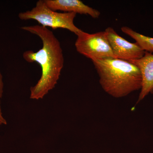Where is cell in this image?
<instances>
[{
    "label": "cell",
    "mask_w": 153,
    "mask_h": 153,
    "mask_svg": "<svg viewBox=\"0 0 153 153\" xmlns=\"http://www.w3.org/2000/svg\"><path fill=\"white\" fill-rule=\"evenodd\" d=\"M22 30L38 36L42 41V48L36 52L32 50L23 54L28 63L36 62L41 68V78L30 88V98L42 99L55 87L64 66L63 50L60 41L51 30L41 25L25 26Z\"/></svg>",
    "instance_id": "cell-1"
},
{
    "label": "cell",
    "mask_w": 153,
    "mask_h": 153,
    "mask_svg": "<svg viewBox=\"0 0 153 153\" xmlns=\"http://www.w3.org/2000/svg\"><path fill=\"white\" fill-rule=\"evenodd\" d=\"M92 62L99 76L102 87L114 97H123L141 88V74L133 63L113 58Z\"/></svg>",
    "instance_id": "cell-2"
},
{
    "label": "cell",
    "mask_w": 153,
    "mask_h": 153,
    "mask_svg": "<svg viewBox=\"0 0 153 153\" xmlns=\"http://www.w3.org/2000/svg\"><path fill=\"white\" fill-rule=\"evenodd\" d=\"M76 15L75 13H58L52 10L47 5L44 0H39L31 10L19 13V17L22 20H36L44 27H49L53 30L66 29L77 36L83 31L74 24Z\"/></svg>",
    "instance_id": "cell-3"
},
{
    "label": "cell",
    "mask_w": 153,
    "mask_h": 153,
    "mask_svg": "<svg viewBox=\"0 0 153 153\" xmlns=\"http://www.w3.org/2000/svg\"><path fill=\"white\" fill-rule=\"evenodd\" d=\"M76 36V51L92 61L116 58L105 31L92 34L82 31Z\"/></svg>",
    "instance_id": "cell-4"
},
{
    "label": "cell",
    "mask_w": 153,
    "mask_h": 153,
    "mask_svg": "<svg viewBox=\"0 0 153 153\" xmlns=\"http://www.w3.org/2000/svg\"><path fill=\"white\" fill-rule=\"evenodd\" d=\"M105 32L116 58L129 61L140 59L144 55L145 51L136 42L126 41L113 28L108 27Z\"/></svg>",
    "instance_id": "cell-5"
},
{
    "label": "cell",
    "mask_w": 153,
    "mask_h": 153,
    "mask_svg": "<svg viewBox=\"0 0 153 153\" xmlns=\"http://www.w3.org/2000/svg\"><path fill=\"white\" fill-rule=\"evenodd\" d=\"M128 61L135 64L141 74L142 85L137 104L149 94H153V54L145 52L140 59Z\"/></svg>",
    "instance_id": "cell-6"
},
{
    "label": "cell",
    "mask_w": 153,
    "mask_h": 153,
    "mask_svg": "<svg viewBox=\"0 0 153 153\" xmlns=\"http://www.w3.org/2000/svg\"><path fill=\"white\" fill-rule=\"evenodd\" d=\"M44 1L53 11L85 14L94 19H98L100 15V11L85 5L79 0H44Z\"/></svg>",
    "instance_id": "cell-7"
},
{
    "label": "cell",
    "mask_w": 153,
    "mask_h": 153,
    "mask_svg": "<svg viewBox=\"0 0 153 153\" xmlns=\"http://www.w3.org/2000/svg\"><path fill=\"white\" fill-rule=\"evenodd\" d=\"M121 30L124 33L134 39L145 52L153 54V38L144 36L126 26L122 27Z\"/></svg>",
    "instance_id": "cell-8"
},
{
    "label": "cell",
    "mask_w": 153,
    "mask_h": 153,
    "mask_svg": "<svg viewBox=\"0 0 153 153\" xmlns=\"http://www.w3.org/2000/svg\"><path fill=\"white\" fill-rule=\"evenodd\" d=\"M3 88H4V83L3 82V77L0 72V98H1L2 97Z\"/></svg>",
    "instance_id": "cell-9"
},
{
    "label": "cell",
    "mask_w": 153,
    "mask_h": 153,
    "mask_svg": "<svg viewBox=\"0 0 153 153\" xmlns=\"http://www.w3.org/2000/svg\"><path fill=\"white\" fill-rule=\"evenodd\" d=\"M7 124V121L3 116L2 113L1 109V101H0V125H6Z\"/></svg>",
    "instance_id": "cell-10"
}]
</instances>
